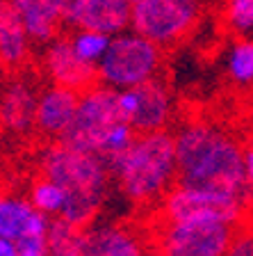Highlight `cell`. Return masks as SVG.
Returning <instances> with one entry per match:
<instances>
[{
	"instance_id": "9",
	"label": "cell",
	"mask_w": 253,
	"mask_h": 256,
	"mask_svg": "<svg viewBox=\"0 0 253 256\" xmlns=\"http://www.w3.org/2000/svg\"><path fill=\"white\" fill-rule=\"evenodd\" d=\"M119 108L135 133L167 130L176 114L174 94L160 78H153L130 90H121Z\"/></svg>"
},
{
	"instance_id": "10",
	"label": "cell",
	"mask_w": 253,
	"mask_h": 256,
	"mask_svg": "<svg viewBox=\"0 0 253 256\" xmlns=\"http://www.w3.org/2000/svg\"><path fill=\"white\" fill-rule=\"evenodd\" d=\"M41 69L53 85L73 90L78 94L98 85V69L75 55L69 37H57L43 46Z\"/></svg>"
},
{
	"instance_id": "23",
	"label": "cell",
	"mask_w": 253,
	"mask_h": 256,
	"mask_svg": "<svg viewBox=\"0 0 253 256\" xmlns=\"http://www.w3.org/2000/svg\"><path fill=\"white\" fill-rule=\"evenodd\" d=\"M226 256H253V229L240 224L231 245L226 250Z\"/></svg>"
},
{
	"instance_id": "27",
	"label": "cell",
	"mask_w": 253,
	"mask_h": 256,
	"mask_svg": "<svg viewBox=\"0 0 253 256\" xmlns=\"http://www.w3.org/2000/svg\"><path fill=\"white\" fill-rule=\"evenodd\" d=\"M0 256H18V247L16 242L7 238H0Z\"/></svg>"
},
{
	"instance_id": "1",
	"label": "cell",
	"mask_w": 253,
	"mask_h": 256,
	"mask_svg": "<svg viewBox=\"0 0 253 256\" xmlns=\"http://www.w3.org/2000/svg\"><path fill=\"white\" fill-rule=\"evenodd\" d=\"M178 183L228 192L253 204L244 170V144L210 119H187L174 133Z\"/></svg>"
},
{
	"instance_id": "22",
	"label": "cell",
	"mask_w": 253,
	"mask_h": 256,
	"mask_svg": "<svg viewBox=\"0 0 253 256\" xmlns=\"http://www.w3.org/2000/svg\"><path fill=\"white\" fill-rule=\"evenodd\" d=\"M224 23L240 34L253 30V0H224Z\"/></svg>"
},
{
	"instance_id": "3",
	"label": "cell",
	"mask_w": 253,
	"mask_h": 256,
	"mask_svg": "<svg viewBox=\"0 0 253 256\" xmlns=\"http://www.w3.org/2000/svg\"><path fill=\"white\" fill-rule=\"evenodd\" d=\"M116 190L135 206L162 202L178 183L174 135L169 130L137 133L130 149L110 170Z\"/></svg>"
},
{
	"instance_id": "28",
	"label": "cell",
	"mask_w": 253,
	"mask_h": 256,
	"mask_svg": "<svg viewBox=\"0 0 253 256\" xmlns=\"http://www.w3.org/2000/svg\"><path fill=\"white\" fill-rule=\"evenodd\" d=\"M130 2H132V5H135V2H139V0H130Z\"/></svg>"
},
{
	"instance_id": "2",
	"label": "cell",
	"mask_w": 253,
	"mask_h": 256,
	"mask_svg": "<svg viewBox=\"0 0 253 256\" xmlns=\"http://www.w3.org/2000/svg\"><path fill=\"white\" fill-rule=\"evenodd\" d=\"M37 162L41 176L57 183L66 194L59 218L80 229L94 224L112 186L105 160L98 154L73 149L57 140L39 151Z\"/></svg>"
},
{
	"instance_id": "5",
	"label": "cell",
	"mask_w": 253,
	"mask_h": 256,
	"mask_svg": "<svg viewBox=\"0 0 253 256\" xmlns=\"http://www.w3.org/2000/svg\"><path fill=\"white\" fill-rule=\"evenodd\" d=\"M238 224L219 220H160L151 236L153 256H226Z\"/></svg>"
},
{
	"instance_id": "20",
	"label": "cell",
	"mask_w": 253,
	"mask_h": 256,
	"mask_svg": "<svg viewBox=\"0 0 253 256\" xmlns=\"http://www.w3.org/2000/svg\"><path fill=\"white\" fill-rule=\"evenodd\" d=\"M27 199H30L32 206L37 208V210H41L43 215H48V218H59V215H62V208H64V202H66V194H64V190L57 183H53L50 178H46V176H39V178L32 181L30 197Z\"/></svg>"
},
{
	"instance_id": "8",
	"label": "cell",
	"mask_w": 253,
	"mask_h": 256,
	"mask_svg": "<svg viewBox=\"0 0 253 256\" xmlns=\"http://www.w3.org/2000/svg\"><path fill=\"white\" fill-rule=\"evenodd\" d=\"M201 18V0H139L132 5L130 30L160 48L180 44Z\"/></svg>"
},
{
	"instance_id": "6",
	"label": "cell",
	"mask_w": 253,
	"mask_h": 256,
	"mask_svg": "<svg viewBox=\"0 0 253 256\" xmlns=\"http://www.w3.org/2000/svg\"><path fill=\"white\" fill-rule=\"evenodd\" d=\"M253 204L210 188L176 183L160 202V220L183 222V220H219V222L244 224Z\"/></svg>"
},
{
	"instance_id": "21",
	"label": "cell",
	"mask_w": 253,
	"mask_h": 256,
	"mask_svg": "<svg viewBox=\"0 0 253 256\" xmlns=\"http://www.w3.org/2000/svg\"><path fill=\"white\" fill-rule=\"evenodd\" d=\"M110 34H103V32L96 30H84V28H75L73 34H69L71 48L75 50L80 60L98 66V62L103 60L107 46H110Z\"/></svg>"
},
{
	"instance_id": "11",
	"label": "cell",
	"mask_w": 253,
	"mask_h": 256,
	"mask_svg": "<svg viewBox=\"0 0 253 256\" xmlns=\"http://www.w3.org/2000/svg\"><path fill=\"white\" fill-rule=\"evenodd\" d=\"M39 90L23 76L5 80L0 85V128L14 135H27L34 130Z\"/></svg>"
},
{
	"instance_id": "26",
	"label": "cell",
	"mask_w": 253,
	"mask_h": 256,
	"mask_svg": "<svg viewBox=\"0 0 253 256\" xmlns=\"http://www.w3.org/2000/svg\"><path fill=\"white\" fill-rule=\"evenodd\" d=\"M80 2H82V0H57V7H59V14H62L64 23H69L71 26V21H73V16H75V12H78Z\"/></svg>"
},
{
	"instance_id": "18",
	"label": "cell",
	"mask_w": 253,
	"mask_h": 256,
	"mask_svg": "<svg viewBox=\"0 0 253 256\" xmlns=\"http://www.w3.org/2000/svg\"><path fill=\"white\" fill-rule=\"evenodd\" d=\"M48 256H82V229L62 218H50Z\"/></svg>"
},
{
	"instance_id": "17",
	"label": "cell",
	"mask_w": 253,
	"mask_h": 256,
	"mask_svg": "<svg viewBox=\"0 0 253 256\" xmlns=\"http://www.w3.org/2000/svg\"><path fill=\"white\" fill-rule=\"evenodd\" d=\"M9 5L25 26L32 44L46 46L59 37V28L64 21L57 0H9Z\"/></svg>"
},
{
	"instance_id": "13",
	"label": "cell",
	"mask_w": 253,
	"mask_h": 256,
	"mask_svg": "<svg viewBox=\"0 0 253 256\" xmlns=\"http://www.w3.org/2000/svg\"><path fill=\"white\" fill-rule=\"evenodd\" d=\"M50 218L32 206L30 199L0 192V238L21 242L25 238L48 236Z\"/></svg>"
},
{
	"instance_id": "25",
	"label": "cell",
	"mask_w": 253,
	"mask_h": 256,
	"mask_svg": "<svg viewBox=\"0 0 253 256\" xmlns=\"http://www.w3.org/2000/svg\"><path fill=\"white\" fill-rule=\"evenodd\" d=\"M244 170H247L249 188L253 192V126L247 135V142H244Z\"/></svg>"
},
{
	"instance_id": "14",
	"label": "cell",
	"mask_w": 253,
	"mask_h": 256,
	"mask_svg": "<svg viewBox=\"0 0 253 256\" xmlns=\"http://www.w3.org/2000/svg\"><path fill=\"white\" fill-rule=\"evenodd\" d=\"M80 94L73 90L59 85H50L39 92L37 98V114H34V128L43 138L62 140V135L69 130L71 122L78 110Z\"/></svg>"
},
{
	"instance_id": "12",
	"label": "cell",
	"mask_w": 253,
	"mask_h": 256,
	"mask_svg": "<svg viewBox=\"0 0 253 256\" xmlns=\"http://www.w3.org/2000/svg\"><path fill=\"white\" fill-rule=\"evenodd\" d=\"M142 236L126 224H89L82 229V256H151Z\"/></svg>"
},
{
	"instance_id": "24",
	"label": "cell",
	"mask_w": 253,
	"mask_h": 256,
	"mask_svg": "<svg viewBox=\"0 0 253 256\" xmlns=\"http://www.w3.org/2000/svg\"><path fill=\"white\" fill-rule=\"evenodd\" d=\"M18 256H48V240L46 236L37 238H25L18 242Z\"/></svg>"
},
{
	"instance_id": "15",
	"label": "cell",
	"mask_w": 253,
	"mask_h": 256,
	"mask_svg": "<svg viewBox=\"0 0 253 256\" xmlns=\"http://www.w3.org/2000/svg\"><path fill=\"white\" fill-rule=\"evenodd\" d=\"M132 2L130 0H82L71 26L96 30L103 34H119L130 30Z\"/></svg>"
},
{
	"instance_id": "7",
	"label": "cell",
	"mask_w": 253,
	"mask_h": 256,
	"mask_svg": "<svg viewBox=\"0 0 253 256\" xmlns=\"http://www.w3.org/2000/svg\"><path fill=\"white\" fill-rule=\"evenodd\" d=\"M121 122L126 119L119 108V92L98 82L80 94L75 117L59 142L80 151L98 154L100 144Z\"/></svg>"
},
{
	"instance_id": "4",
	"label": "cell",
	"mask_w": 253,
	"mask_h": 256,
	"mask_svg": "<svg viewBox=\"0 0 253 256\" xmlns=\"http://www.w3.org/2000/svg\"><path fill=\"white\" fill-rule=\"evenodd\" d=\"M162 48L135 30L119 32L110 39L98 62V82L121 92L158 78L162 69Z\"/></svg>"
},
{
	"instance_id": "16",
	"label": "cell",
	"mask_w": 253,
	"mask_h": 256,
	"mask_svg": "<svg viewBox=\"0 0 253 256\" xmlns=\"http://www.w3.org/2000/svg\"><path fill=\"white\" fill-rule=\"evenodd\" d=\"M32 39L9 0H0V69L18 74L30 62Z\"/></svg>"
},
{
	"instance_id": "19",
	"label": "cell",
	"mask_w": 253,
	"mask_h": 256,
	"mask_svg": "<svg viewBox=\"0 0 253 256\" xmlns=\"http://www.w3.org/2000/svg\"><path fill=\"white\" fill-rule=\"evenodd\" d=\"M226 76L240 87L253 85V42L240 39L226 55Z\"/></svg>"
}]
</instances>
